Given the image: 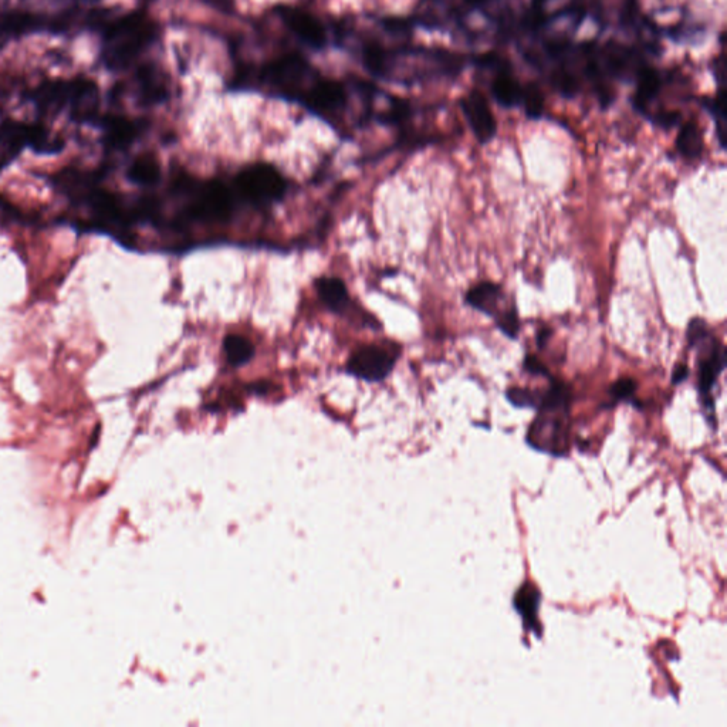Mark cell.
<instances>
[{
	"label": "cell",
	"instance_id": "obj_11",
	"mask_svg": "<svg viewBox=\"0 0 727 727\" xmlns=\"http://www.w3.org/2000/svg\"><path fill=\"white\" fill-rule=\"evenodd\" d=\"M73 84V80L49 81L42 84L32 97L37 110L46 114H56L69 106Z\"/></svg>",
	"mask_w": 727,
	"mask_h": 727
},
{
	"label": "cell",
	"instance_id": "obj_23",
	"mask_svg": "<svg viewBox=\"0 0 727 727\" xmlns=\"http://www.w3.org/2000/svg\"><path fill=\"white\" fill-rule=\"evenodd\" d=\"M495 320L497 327L506 337L516 340L520 333V320L515 307L499 311L495 316Z\"/></svg>",
	"mask_w": 727,
	"mask_h": 727
},
{
	"label": "cell",
	"instance_id": "obj_12",
	"mask_svg": "<svg viewBox=\"0 0 727 727\" xmlns=\"http://www.w3.org/2000/svg\"><path fill=\"white\" fill-rule=\"evenodd\" d=\"M104 130V142L114 150H124L133 144L141 133V125L137 121L124 117H106L101 121Z\"/></svg>",
	"mask_w": 727,
	"mask_h": 727
},
{
	"label": "cell",
	"instance_id": "obj_21",
	"mask_svg": "<svg viewBox=\"0 0 727 727\" xmlns=\"http://www.w3.org/2000/svg\"><path fill=\"white\" fill-rule=\"evenodd\" d=\"M490 2H493V0H456V2L453 0L449 5L445 3L446 8L451 10V12H448L446 18H448V22H459V20L465 18V15L473 12V10L486 8Z\"/></svg>",
	"mask_w": 727,
	"mask_h": 727
},
{
	"label": "cell",
	"instance_id": "obj_5",
	"mask_svg": "<svg viewBox=\"0 0 727 727\" xmlns=\"http://www.w3.org/2000/svg\"><path fill=\"white\" fill-rule=\"evenodd\" d=\"M235 185L249 201L269 204L279 201L286 194L287 182L273 165H249L239 172Z\"/></svg>",
	"mask_w": 727,
	"mask_h": 727
},
{
	"label": "cell",
	"instance_id": "obj_9",
	"mask_svg": "<svg viewBox=\"0 0 727 727\" xmlns=\"http://www.w3.org/2000/svg\"><path fill=\"white\" fill-rule=\"evenodd\" d=\"M459 106L479 144L492 142L497 135V121L486 94L479 89L470 90L461 98Z\"/></svg>",
	"mask_w": 727,
	"mask_h": 727
},
{
	"label": "cell",
	"instance_id": "obj_10",
	"mask_svg": "<svg viewBox=\"0 0 727 727\" xmlns=\"http://www.w3.org/2000/svg\"><path fill=\"white\" fill-rule=\"evenodd\" d=\"M284 25L289 27L294 36L299 37L304 45L321 49L327 42L326 27L316 16L304 10L286 8L280 12Z\"/></svg>",
	"mask_w": 727,
	"mask_h": 727
},
{
	"label": "cell",
	"instance_id": "obj_20",
	"mask_svg": "<svg viewBox=\"0 0 727 727\" xmlns=\"http://www.w3.org/2000/svg\"><path fill=\"white\" fill-rule=\"evenodd\" d=\"M138 90L148 103H158L165 97L164 81L154 67H144L138 74Z\"/></svg>",
	"mask_w": 727,
	"mask_h": 727
},
{
	"label": "cell",
	"instance_id": "obj_25",
	"mask_svg": "<svg viewBox=\"0 0 727 727\" xmlns=\"http://www.w3.org/2000/svg\"><path fill=\"white\" fill-rule=\"evenodd\" d=\"M710 336H712V331L709 330L708 323H706L705 320H691L688 327L689 347L698 348L701 344L705 343Z\"/></svg>",
	"mask_w": 727,
	"mask_h": 727
},
{
	"label": "cell",
	"instance_id": "obj_1",
	"mask_svg": "<svg viewBox=\"0 0 727 727\" xmlns=\"http://www.w3.org/2000/svg\"><path fill=\"white\" fill-rule=\"evenodd\" d=\"M157 37V26L144 13L120 16L104 27L101 60L110 70L127 69Z\"/></svg>",
	"mask_w": 727,
	"mask_h": 727
},
{
	"label": "cell",
	"instance_id": "obj_28",
	"mask_svg": "<svg viewBox=\"0 0 727 727\" xmlns=\"http://www.w3.org/2000/svg\"><path fill=\"white\" fill-rule=\"evenodd\" d=\"M551 337H553V329H550V327L547 326L541 327L536 337L537 347H539L540 350H543V348L549 344Z\"/></svg>",
	"mask_w": 727,
	"mask_h": 727
},
{
	"label": "cell",
	"instance_id": "obj_8",
	"mask_svg": "<svg viewBox=\"0 0 727 727\" xmlns=\"http://www.w3.org/2000/svg\"><path fill=\"white\" fill-rule=\"evenodd\" d=\"M397 363V354L392 348L378 346H363L351 354L347 363V371L361 380L377 382L382 381L391 374Z\"/></svg>",
	"mask_w": 727,
	"mask_h": 727
},
{
	"label": "cell",
	"instance_id": "obj_4",
	"mask_svg": "<svg viewBox=\"0 0 727 727\" xmlns=\"http://www.w3.org/2000/svg\"><path fill=\"white\" fill-rule=\"evenodd\" d=\"M320 79L314 67L300 56L282 57L267 64L260 74V80L266 84L267 90L276 91L279 96L302 104Z\"/></svg>",
	"mask_w": 727,
	"mask_h": 727
},
{
	"label": "cell",
	"instance_id": "obj_16",
	"mask_svg": "<svg viewBox=\"0 0 727 727\" xmlns=\"http://www.w3.org/2000/svg\"><path fill=\"white\" fill-rule=\"evenodd\" d=\"M317 294L321 302L326 304L330 310L336 313H343L346 310L350 296H348L346 284L337 277H321L316 282Z\"/></svg>",
	"mask_w": 727,
	"mask_h": 727
},
{
	"label": "cell",
	"instance_id": "obj_24",
	"mask_svg": "<svg viewBox=\"0 0 727 727\" xmlns=\"http://www.w3.org/2000/svg\"><path fill=\"white\" fill-rule=\"evenodd\" d=\"M635 391H637V382L631 378H621L611 385L610 395L614 402L634 401Z\"/></svg>",
	"mask_w": 727,
	"mask_h": 727
},
{
	"label": "cell",
	"instance_id": "obj_22",
	"mask_svg": "<svg viewBox=\"0 0 727 727\" xmlns=\"http://www.w3.org/2000/svg\"><path fill=\"white\" fill-rule=\"evenodd\" d=\"M506 397L510 404L519 408H539L543 394L539 391L527 390V388H510L507 390Z\"/></svg>",
	"mask_w": 727,
	"mask_h": 727
},
{
	"label": "cell",
	"instance_id": "obj_18",
	"mask_svg": "<svg viewBox=\"0 0 727 727\" xmlns=\"http://www.w3.org/2000/svg\"><path fill=\"white\" fill-rule=\"evenodd\" d=\"M540 593L530 584H526L517 591L515 597L516 610L522 615L524 625L529 630L536 631L539 628V607H540Z\"/></svg>",
	"mask_w": 727,
	"mask_h": 727
},
{
	"label": "cell",
	"instance_id": "obj_3",
	"mask_svg": "<svg viewBox=\"0 0 727 727\" xmlns=\"http://www.w3.org/2000/svg\"><path fill=\"white\" fill-rule=\"evenodd\" d=\"M568 407L570 390L560 381H551V387L543 392L539 417L533 422L529 432L530 445L541 451L554 453L566 452Z\"/></svg>",
	"mask_w": 727,
	"mask_h": 727
},
{
	"label": "cell",
	"instance_id": "obj_17",
	"mask_svg": "<svg viewBox=\"0 0 727 727\" xmlns=\"http://www.w3.org/2000/svg\"><path fill=\"white\" fill-rule=\"evenodd\" d=\"M127 178L140 187H151L161 179L160 162L152 154H142L128 168Z\"/></svg>",
	"mask_w": 727,
	"mask_h": 727
},
{
	"label": "cell",
	"instance_id": "obj_19",
	"mask_svg": "<svg viewBox=\"0 0 727 727\" xmlns=\"http://www.w3.org/2000/svg\"><path fill=\"white\" fill-rule=\"evenodd\" d=\"M223 350H225L226 358L233 367H242L248 364L255 355V347L249 338L239 336V334H229L223 341Z\"/></svg>",
	"mask_w": 727,
	"mask_h": 727
},
{
	"label": "cell",
	"instance_id": "obj_26",
	"mask_svg": "<svg viewBox=\"0 0 727 727\" xmlns=\"http://www.w3.org/2000/svg\"><path fill=\"white\" fill-rule=\"evenodd\" d=\"M523 367L524 370L527 371V373L537 375V377H547L550 378L549 370H547L546 365L541 363L539 358L534 357L532 354H527L526 358H524L523 361Z\"/></svg>",
	"mask_w": 727,
	"mask_h": 727
},
{
	"label": "cell",
	"instance_id": "obj_7",
	"mask_svg": "<svg viewBox=\"0 0 727 727\" xmlns=\"http://www.w3.org/2000/svg\"><path fill=\"white\" fill-rule=\"evenodd\" d=\"M194 201L188 206V216L198 221L221 222L231 216L232 194L218 181L206 182L191 189Z\"/></svg>",
	"mask_w": 727,
	"mask_h": 727
},
{
	"label": "cell",
	"instance_id": "obj_27",
	"mask_svg": "<svg viewBox=\"0 0 727 727\" xmlns=\"http://www.w3.org/2000/svg\"><path fill=\"white\" fill-rule=\"evenodd\" d=\"M689 368L686 364H678L675 367L674 373H672V384H682L683 381L688 380Z\"/></svg>",
	"mask_w": 727,
	"mask_h": 727
},
{
	"label": "cell",
	"instance_id": "obj_15",
	"mask_svg": "<svg viewBox=\"0 0 727 727\" xmlns=\"http://www.w3.org/2000/svg\"><path fill=\"white\" fill-rule=\"evenodd\" d=\"M676 150L686 160H699L705 150L701 127L696 121L689 120L681 125L676 137Z\"/></svg>",
	"mask_w": 727,
	"mask_h": 727
},
{
	"label": "cell",
	"instance_id": "obj_13",
	"mask_svg": "<svg viewBox=\"0 0 727 727\" xmlns=\"http://www.w3.org/2000/svg\"><path fill=\"white\" fill-rule=\"evenodd\" d=\"M30 125L20 123H5L0 125V169L13 161V158L29 147Z\"/></svg>",
	"mask_w": 727,
	"mask_h": 727
},
{
	"label": "cell",
	"instance_id": "obj_14",
	"mask_svg": "<svg viewBox=\"0 0 727 727\" xmlns=\"http://www.w3.org/2000/svg\"><path fill=\"white\" fill-rule=\"evenodd\" d=\"M503 299V290L499 284L492 282H482L473 286L466 293L465 303L472 309L480 311V313L488 314L493 317L499 313V304Z\"/></svg>",
	"mask_w": 727,
	"mask_h": 727
},
{
	"label": "cell",
	"instance_id": "obj_6",
	"mask_svg": "<svg viewBox=\"0 0 727 727\" xmlns=\"http://www.w3.org/2000/svg\"><path fill=\"white\" fill-rule=\"evenodd\" d=\"M696 350L701 351L698 371L699 395H701V402L706 414H708L709 422L713 424V421H715V404H713L712 391L720 374L725 371L727 350L713 334Z\"/></svg>",
	"mask_w": 727,
	"mask_h": 727
},
{
	"label": "cell",
	"instance_id": "obj_2",
	"mask_svg": "<svg viewBox=\"0 0 727 727\" xmlns=\"http://www.w3.org/2000/svg\"><path fill=\"white\" fill-rule=\"evenodd\" d=\"M485 70L492 71L489 89L493 100L505 108H522L527 117L539 120L544 113V97L534 83L524 84L507 60L488 54L479 60Z\"/></svg>",
	"mask_w": 727,
	"mask_h": 727
}]
</instances>
